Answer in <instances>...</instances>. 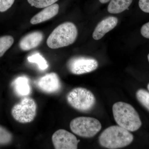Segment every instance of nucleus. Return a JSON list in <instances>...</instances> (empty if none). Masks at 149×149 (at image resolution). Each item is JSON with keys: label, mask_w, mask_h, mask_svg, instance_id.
<instances>
[{"label": "nucleus", "mask_w": 149, "mask_h": 149, "mask_svg": "<svg viewBox=\"0 0 149 149\" xmlns=\"http://www.w3.org/2000/svg\"><path fill=\"white\" fill-rule=\"evenodd\" d=\"M113 114L117 124L130 132L139 130L142 125L139 115L130 104L122 102L115 103L112 107Z\"/></svg>", "instance_id": "1"}, {"label": "nucleus", "mask_w": 149, "mask_h": 149, "mask_svg": "<svg viewBox=\"0 0 149 149\" xmlns=\"http://www.w3.org/2000/svg\"><path fill=\"white\" fill-rule=\"evenodd\" d=\"M134 139L130 131L119 125H112L105 129L99 136L100 145L107 149L120 148L127 146Z\"/></svg>", "instance_id": "2"}, {"label": "nucleus", "mask_w": 149, "mask_h": 149, "mask_svg": "<svg viewBox=\"0 0 149 149\" xmlns=\"http://www.w3.org/2000/svg\"><path fill=\"white\" fill-rule=\"evenodd\" d=\"M78 32L76 26L67 22L60 24L51 33L47 40V45L52 49L67 47L75 42Z\"/></svg>", "instance_id": "3"}, {"label": "nucleus", "mask_w": 149, "mask_h": 149, "mask_svg": "<svg viewBox=\"0 0 149 149\" xmlns=\"http://www.w3.org/2000/svg\"><path fill=\"white\" fill-rule=\"evenodd\" d=\"M68 103L74 109L86 112L91 110L95 105V97L91 91L78 87L72 89L66 96Z\"/></svg>", "instance_id": "4"}, {"label": "nucleus", "mask_w": 149, "mask_h": 149, "mask_svg": "<svg viewBox=\"0 0 149 149\" xmlns=\"http://www.w3.org/2000/svg\"><path fill=\"white\" fill-rule=\"evenodd\" d=\"M70 130L77 136L91 138L95 136L102 129V124L94 118L81 116L72 119L70 123Z\"/></svg>", "instance_id": "5"}, {"label": "nucleus", "mask_w": 149, "mask_h": 149, "mask_svg": "<svg viewBox=\"0 0 149 149\" xmlns=\"http://www.w3.org/2000/svg\"><path fill=\"white\" fill-rule=\"evenodd\" d=\"M37 105L34 99L24 97L20 102L14 106L11 110L13 117L22 123L32 122L37 115Z\"/></svg>", "instance_id": "6"}, {"label": "nucleus", "mask_w": 149, "mask_h": 149, "mask_svg": "<svg viewBox=\"0 0 149 149\" xmlns=\"http://www.w3.org/2000/svg\"><path fill=\"white\" fill-rule=\"evenodd\" d=\"M98 62L91 57H73L67 63L68 69L72 74L80 75L93 72L98 68Z\"/></svg>", "instance_id": "7"}, {"label": "nucleus", "mask_w": 149, "mask_h": 149, "mask_svg": "<svg viewBox=\"0 0 149 149\" xmlns=\"http://www.w3.org/2000/svg\"><path fill=\"white\" fill-rule=\"evenodd\" d=\"M52 141L56 149H76L80 141L69 131L59 129L53 134Z\"/></svg>", "instance_id": "8"}, {"label": "nucleus", "mask_w": 149, "mask_h": 149, "mask_svg": "<svg viewBox=\"0 0 149 149\" xmlns=\"http://www.w3.org/2000/svg\"><path fill=\"white\" fill-rule=\"evenodd\" d=\"M37 87L41 91L47 94L58 92L61 85L58 75L54 72H51L41 77L37 82Z\"/></svg>", "instance_id": "9"}, {"label": "nucleus", "mask_w": 149, "mask_h": 149, "mask_svg": "<svg viewBox=\"0 0 149 149\" xmlns=\"http://www.w3.org/2000/svg\"><path fill=\"white\" fill-rule=\"evenodd\" d=\"M118 19L116 17L109 16L100 22L96 26L93 34L94 40H100L107 32L111 31L116 27Z\"/></svg>", "instance_id": "10"}, {"label": "nucleus", "mask_w": 149, "mask_h": 149, "mask_svg": "<svg viewBox=\"0 0 149 149\" xmlns=\"http://www.w3.org/2000/svg\"><path fill=\"white\" fill-rule=\"evenodd\" d=\"M43 38L42 33L40 31L31 32L21 39L19 43V47L22 50H30L39 46Z\"/></svg>", "instance_id": "11"}, {"label": "nucleus", "mask_w": 149, "mask_h": 149, "mask_svg": "<svg viewBox=\"0 0 149 149\" xmlns=\"http://www.w3.org/2000/svg\"><path fill=\"white\" fill-rule=\"evenodd\" d=\"M59 8L58 5L54 3L45 8L32 17L30 23L32 24H37L50 19L58 13Z\"/></svg>", "instance_id": "12"}, {"label": "nucleus", "mask_w": 149, "mask_h": 149, "mask_svg": "<svg viewBox=\"0 0 149 149\" xmlns=\"http://www.w3.org/2000/svg\"><path fill=\"white\" fill-rule=\"evenodd\" d=\"M12 85L15 92L19 97H26L31 93L29 79L26 76L17 77L13 82Z\"/></svg>", "instance_id": "13"}, {"label": "nucleus", "mask_w": 149, "mask_h": 149, "mask_svg": "<svg viewBox=\"0 0 149 149\" xmlns=\"http://www.w3.org/2000/svg\"><path fill=\"white\" fill-rule=\"evenodd\" d=\"M133 0H111L108 6L107 10L109 13H121L128 9Z\"/></svg>", "instance_id": "14"}, {"label": "nucleus", "mask_w": 149, "mask_h": 149, "mask_svg": "<svg viewBox=\"0 0 149 149\" xmlns=\"http://www.w3.org/2000/svg\"><path fill=\"white\" fill-rule=\"evenodd\" d=\"M13 37L10 35L0 37V57L2 56L8 49L13 45Z\"/></svg>", "instance_id": "15"}, {"label": "nucleus", "mask_w": 149, "mask_h": 149, "mask_svg": "<svg viewBox=\"0 0 149 149\" xmlns=\"http://www.w3.org/2000/svg\"><path fill=\"white\" fill-rule=\"evenodd\" d=\"M27 60L29 62L37 63L41 70H45L49 66L45 59L39 53L34 54L32 56H29Z\"/></svg>", "instance_id": "16"}, {"label": "nucleus", "mask_w": 149, "mask_h": 149, "mask_svg": "<svg viewBox=\"0 0 149 149\" xmlns=\"http://www.w3.org/2000/svg\"><path fill=\"white\" fill-rule=\"evenodd\" d=\"M136 98L140 104L149 111V92L140 89L136 93Z\"/></svg>", "instance_id": "17"}, {"label": "nucleus", "mask_w": 149, "mask_h": 149, "mask_svg": "<svg viewBox=\"0 0 149 149\" xmlns=\"http://www.w3.org/2000/svg\"><path fill=\"white\" fill-rule=\"evenodd\" d=\"M13 136L7 129L0 125V145L3 146L10 143Z\"/></svg>", "instance_id": "18"}, {"label": "nucleus", "mask_w": 149, "mask_h": 149, "mask_svg": "<svg viewBox=\"0 0 149 149\" xmlns=\"http://www.w3.org/2000/svg\"><path fill=\"white\" fill-rule=\"evenodd\" d=\"M58 0H27L32 6L37 8H44L55 3Z\"/></svg>", "instance_id": "19"}, {"label": "nucleus", "mask_w": 149, "mask_h": 149, "mask_svg": "<svg viewBox=\"0 0 149 149\" xmlns=\"http://www.w3.org/2000/svg\"><path fill=\"white\" fill-rule=\"evenodd\" d=\"M15 0H0V12H4L9 9Z\"/></svg>", "instance_id": "20"}, {"label": "nucleus", "mask_w": 149, "mask_h": 149, "mask_svg": "<svg viewBox=\"0 0 149 149\" xmlns=\"http://www.w3.org/2000/svg\"><path fill=\"white\" fill-rule=\"evenodd\" d=\"M140 9L146 13H149V0H139Z\"/></svg>", "instance_id": "21"}, {"label": "nucleus", "mask_w": 149, "mask_h": 149, "mask_svg": "<svg viewBox=\"0 0 149 149\" xmlns=\"http://www.w3.org/2000/svg\"><path fill=\"white\" fill-rule=\"evenodd\" d=\"M141 32L142 36L149 39V22L143 25L141 28Z\"/></svg>", "instance_id": "22"}, {"label": "nucleus", "mask_w": 149, "mask_h": 149, "mask_svg": "<svg viewBox=\"0 0 149 149\" xmlns=\"http://www.w3.org/2000/svg\"><path fill=\"white\" fill-rule=\"evenodd\" d=\"M99 1L102 3H106L108 2L111 0H99Z\"/></svg>", "instance_id": "23"}, {"label": "nucleus", "mask_w": 149, "mask_h": 149, "mask_svg": "<svg viewBox=\"0 0 149 149\" xmlns=\"http://www.w3.org/2000/svg\"><path fill=\"white\" fill-rule=\"evenodd\" d=\"M147 88H148V90L149 91V83L148 84V86H147Z\"/></svg>", "instance_id": "24"}, {"label": "nucleus", "mask_w": 149, "mask_h": 149, "mask_svg": "<svg viewBox=\"0 0 149 149\" xmlns=\"http://www.w3.org/2000/svg\"><path fill=\"white\" fill-rule=\"evenodd\" d=\"M148 61L149 62V54H148Z\"/></svg>", "instance_id": "25"}]
</instances>
